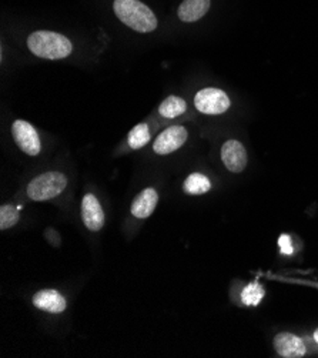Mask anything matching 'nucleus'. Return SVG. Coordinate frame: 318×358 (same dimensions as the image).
<instances>
[{
    "mask_svg": "<svg viewBox=\"0 0 318 358\" xmlns=\"http://www.w3.org/2000/svg\"><path fill=\"white\" fill-rule=\"evenodd\" d=\"M27 48L34 56L48 60L66 59L73 50L72 42L66 36L49 30L31 33L27 38Z\"/></svg>",
    "mask_w": 318,
    "mask_h": 358,
    "instance_id": "obj_1",
    "label": "nucleus"
},
{
    "mask_svg": "<svg viewBox=\"0 0 318 358\" xmlns=\"http://www.w3.org/2000/svg\"><path fill=\"white\" fill-rule=\"evenodd\" d=\"M113 9L122 23L140 33L157 29V17L149 6L140 0H115Z\"/></svg>",
    "mask_w": 318,
    "mask_h": 358,
    "instance_id": "obj_2",
    "label": "nucleus"
},
{
    "mask_svg": "<svg viewBox=\"0 0 318 358\" xmlns=\"http://www.w3.org/2000/svg\"><path fill=\"white\" fill-rule=\"evenodd\" d=\"M67 187V177L60 171H48L34 177L27 186V196L34 201L57 197Z\"/></svg>",
    "mask_w": 318,
    "mask_h": 358,
    "instance_id": "obj_3",
    "label": "nucleus"
},
{
    "mask_svg": "<svg viewBox=\"0 0 318 358\" xmlns=\"http://www.w3.org/2000/svg\"><path fill=\"white\" fill-rule=\"evenodd\" d=\"M230 99L226 92L215 87H207L200 90L194 97L196 109L203 115L217 116L223 115L230 109Z\"/></svg>",
    "mask_w": 318,
    "mask_h": 358,
    "instance_id": "obj_4",
    "label": "nucleus"
},
{
    "mask_svg": "<svg viewBox=\"0 0 318 358\" xmlns=\"http://www.w3.org/2000/svg\"><path fill=\"white\" fill-rule=\"evenodd\" d=\"M12 134L16 145L22 152L29 156H38L42 149L39 133L30 123L24 120H16L12 124Z\"/></svg>",
    "mask_w": 318,
    "mask_h": 358,
    "instance_id": "obj_5",
    "label": "nucleus"
},
{
    "mask_svg": "<svg viewBox=\"0 0 318 358\" xmlns=\"http://www.w3.org/2000/svg\"><path fill=\"white\" fill-rule=\"evenodd\" d=\"M189 137L186 127L183 126H171L166 129L156 140L153 145V150L157 155H170L175 150H179Z\"/></svg>",
    "mask_w": 318,
    "mask_h": 358,
    "instance_id": "obj_6",
    "label": "nucleus"
},
{
    "mask_svg": "<svg viewBox=\"0 0 318 358\" xmlns=\"http://www.w3.org/2000/svg\"><path fill=\"white\" fill-rule=\"evenodd\" d=\"M273 345L275 352L284 358H301L307 354L304 340L289 331L278 333L273 340Z\"/></svg>",
    "mask_w": 318,
    "mask_h": 358,
    "instance_id": "obj_7",
    "label": "nucleus"
},
{
    "mask_svg": "<svg viewBox=\"0 0 318 358\" xmlns=\"http://www.w3.org/2000/svg\"><path fill=\"white\" fill-rule=\"evenodd\" d=\"M222 160L226 166L227 170H230L231 173H241L249 159H247V152L245 148L241 145L238 140H227L223 149H222Z\"/></svg>",
    "mask_w": 318,
    "mask_h": 358,
    "instance_id": "obj_8",
    "label": "nucleus"
},
{
    "mask_svg": "<svg viewBox=\"0 0 318 358\" xmlns=\"http://www.w3.org/2000/svg\"><path fill=\"white\" fill-rule=\"evenodd\" d=\"M82 219L90 231H99L104 226V213L93 194H86L82 201Z\"/></svg>",
    "mask_w": 318,
    "mask_h": 358,
    "instance_id": "obj_9",
    "label": "nucleus"
},
{
    "mask_svg": "<svg viewBox=\"0 0 318 358\" xmlns=\"http://www.w3.org/2000/svg\"><path fill=\"white\" fill-rule=\"evenodd\" d=\"M159 201V194L153 187L141 192L131 203V214L136 219L150 217Z\"/></svg>",
    "mask_w": 318,
    "mask_h": 358,
    "instance_id": "obj_10",
    "label": "nucleus"
},
{
    "mask_svg": "<svg viewBox=\"0 0 318 358\" xmlns=\"http://www.w3.org/2000/svg\"><path fill=\"white\" fill-rule=\"evenodd\" d=\"M33 304L39 310L59 314L63 313L67 307L66 299L56 290H42L33 296Z\"/></svg>",
    "mask_w": 318,
    "mask_h": 358,
    "instance_id": "obj_11",
    "label": "nucleus"
},
{
    "mask_svg": "<svg viewBox=\"0 0 318 358\" xmlns=\"http://www.w3.org/2000/svg\"><path fill=\"white\" fill-rule=\"evenodd\" d=\"M211 0H185L179 8V17L182 22L193 23L200 20L208 12Z\"/></svg>",
    "mask_w": 318,
    "mask_h": 358,
    "instance_id": "obj_12",
    "label": "nucleus"
},
{
    "mask_svg": "<svg viewBox=\"0 0 318 358\" xmlns=\"http://www.w3.org/2000/svg\"><path fill=\"white\" fill-rule=\"evenodd\" d=\"M187 110L186 101L179 96H168L159 107L160 116L166 119H174L178 116H182Z\"/></svg>",
    "mask_w": 318,
    "mask_h": 358,
    "instance_id": "obj_13",
    "label": "nucleus"
},
{
    "mask_svg": "<svg viewBox=\"0 0 318 358\" xmlns=\"http://www.w3.org/2000/svg\"><path fill=\"white\" fill-rule=\"evenodd\" d=\"M211 183L208 177L201 173H193L190 174L183 185V190L190 196H200L207 192H210Z\"/></svg>",
    "mask_w": 318,
    "mask_h": 358,
    "instance_id": "obj_14",
    "label": "nucleus"
},
{
    "mask_svg": "<svg viewBox=\"0 0 318 358\" xmlns=\"http://www.w3.org/2000/svg\"><path fill=\"white\" fill-rule=\"evenodd\" d=\"M149 141H150V130L146 123H140V124L134 126L130 130L129 137H127L129 146L133 150H138L141 148H145Z\"/></svg>",
    "mask_w": 318,
    "mask_h": 358,
    "instance_id": "obj_15",
    "label": "nucleus"
},
{
    "mask_svg": "<svg viewBox=\"0 0 318 358\" xmlns=\"http://www.w3.org/2000/svg\"><path fill=\"white\" fill-rule=\"evenodd\" d=\"M264 294H266V290L261 284L250 282L249 285H245L244 290L241 292V301L245 306L254 307V306L260 304Z\"/></svg>",
    "mask_w": 318,
    "mask_h": 358,
    "instance_id": "obj_16",
    "label": "nucleus"
},
{
    "mask_svg": "<svg viewBox=\"0 0 318 358\" xmlns=\"http://www.w3.org/2000/svg\"><path fill=\"white\" fill-rule=\"evenodd\" d=\"M19 211L13 206L0 207V230H8L19 223Z\"/></svg>",
    "mask_w": 318,
    "mask_h": 358,
    "instance_id": "obj_17",
    "label": "nucleus"
},
{
    "mask_svg": "<svg viewBox=\"0 0 318 358\" xmlns=\"http://www.w3.org/2000/svg\"><path fill=\"white\" fill-rule=\"evenodd\" d=\"M280 247L282 250V253L290 255L293 252L291 244H290V237L289 236H281L280 237Z\"/></svg>",
    "mask_w": 318,
    "mask_h": 358,
    "instance_id": "obj_18",
    "label": "nucleus"
},
{
    "mask_svg": "<svg viewBox=\"0 0 318 358\" xmlns=\"http://www.w3.org/2000/svg\"><path fill=\"white\" fill-rule=\"evenodd\" d=\"M312 337H314V341L318 344V329L314 331V334H312Z\"/></svg>",
    "mask_w": 318,
    "mask_h": 358,
    "instance_id": "obj_19",
    "label": "nucleus"
}]
</instances>
